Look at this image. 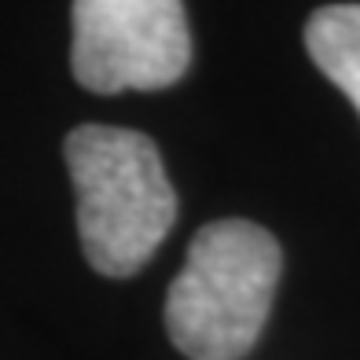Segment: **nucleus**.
Listing matches in <instances>:
<instances>
[{
    "mask_svg": "<svg viewBox=\"0 0 360 360\" xmlns=\"http://www.w3.org/2000/svg\"><path fill=\"white\" fill-rule=\"evenodd\" d=\"M191 63L184 0H74V77L89 92H158Z\"/></svg>",
    "mask_w": 360,
    "mask_h": 360,
    "instance_id": "3",
    "label": "nucleus"
},
{
    "mask_svg": "<svg viewBox=\"0 0 360 360\" xmlns=\"http://www.w3.org/2000/svg\"><path fill=\"white\" fill-rule=\"evenodd\" d=\"M283 254L254 221L228 217L199 228L166 294V331L188 360H239L265 331Z\"/></svg>",
    "mask_w": 360,
    "mask_h": 360,
    "instance_id": "2",
    "label": "nucleus"
},
{
    "mask_svg": "<svg viewBox=\"0 0 360 360\" xmlns=\"http://www.w3.org/2000/svg\"><path fill=\"white\" fill-rule=\"evenodd\" d=\"M77 191V232L100 276H136L176 221V191L151 136L77 125L63 143Z\"/></svg>",
    "mask_w": 360,
    "mask_h": 360,
    "instance_id": "1",
    "label": "nucleus"
},
{
    "mask_svg": "<svg viewBox=\"0 0 360 360\" xmlns=\"http://www.w3.org/2000/svg\"><path fill=\"white\" fill-rule=\"evenodd\" d=\"M305 48L323 77L360 110V4H327L305 22Z\"/></svg>",
    "mask_w": 360,
    "mask_h": 360,
    "instance_id": "4",
    "label": "nucleus"
}]
</instances>
